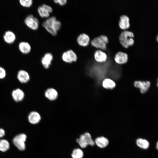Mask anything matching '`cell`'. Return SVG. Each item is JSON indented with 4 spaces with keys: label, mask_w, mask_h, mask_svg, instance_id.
Wrapping results in <instances>:
<instances>
[{
    "label": "cell",
    "mask_w": 158,
    "mask_h": 158,
    "mask_svg": "<svg viewBox=\"0 0 158 158\" xmlns=\"http://www.w3.org/2000/svg\"><path fill=\"white\" fill-rule=\"evenodd\" d=\"M95 143L99 147L103 148L108 145L109 141L107 138L101 136L96 138L95 139Z\"/></svg>",
    "instance_id": "44dd1931"
},
{
    "label": "cell",
    "mask_w": 158,
    "mask_h": 158,
    "mask_svg": "<svg viewBox=\"0 0 158 158\" xmlns=\"http://www.w3.org/2000/svg\"><path fill=\"white\" fill-rule=\"evenodd\" d=\"M42 25L49 33L55 36L61 28V23L55 16H52L47 18L43 22Z\"/></svg>",
    "instance_id": "6da1fadb"
},
{
    "label": "cell",
    "mask_w": 158,
    "mask_h": 158,
    "mask_svg": "<svg viewBox=\"0 0 158 158\" xmlns=\"http://www.w3.org/2000/svg\"><path fill=\"white\" fill-rule=\"evenodd\" d=\"M136 143L139 147L143 149H147L149 146V142L147 140L142 138L138 139L136 140Z\"/></svg>",
    "instance_id": "603a6c76"
},
{
    "label": "cell",
    "mask_w": 158,
    "mask_h": 158,
    "mask_svg": "<svg viewBox=\"0 0 158 158\" xmlns=\"http://www.w3.org/2000/svg\"><path fill=\"white\" fill-rule=\"evenodd\" d=\"M135 86L140 89V91L142 93H145L148 90L150 85V82L149 81H135L134 83Z\"/></svg>",
    "instance_id": "5bb4252c"
},
{
    "label": "cell",
    "mask_w": 158,
    "mask_h": 158,
    "mask_svg": "<svg viewBox=\"0 0 158 158\" xmlns=\"http://www.w3.org/2000/svg\"><path fill=\"white\" fill-rule=\"evenodd\" d=\"M84 155L83 151L79 148H76L73 150L71 154L72 158H83Z\"/></svg>",
    "instance_id": "d4e9b609"
},
{
    "label": "cell",
    "mask_w": 158,
    "mask_h": 158,
    "mask_svg": "<svg viewBox=\"0 0 158 158\" xmlns=\"http://www.w3.org/2000/svg\"><path fill=\"white\" fill-rule=\"evenodd\" d=\"M128 56L127 54L122 51H119L115 55L114 60L115 62L119 64L126 63L128 61Z\"/></svg>",
    "instance_id": "e0dca14e"
},
{
    "label": "cell",
    "mask_w": 158,
    "mask_h": 158,
    "mask_svg": "<svg viewBox=\"0 0 158 158\" xmlns=\"http://www.w3.org/2000/svg\"><path fill=\"white\" fill-rule=\"evenodd\" d=\"M3 39L6 43L11 44L13 43L16 39L15 34L10 30L6 31L3 35Z\"/></svg>",
    "instance_id": "2e32d148"
},
{
    "label": "cell",
    "mask_w": 158,
    "mask_h": 158,
    "mask_svg": "<svg viewBox=\"0 0 158 158\" xmlns=\"http://www.w3.org/2000/svg\"><path fill=\"white\" fill-rule=\"evenodd\" d=\"M37 11L40 17L47 18L49 17L50 13L53 12V9L51 6L43 4L38 7Z\"/></svg>",
    "instance_id": "ba28073f"
},
{
    "label": "cell",
    "mask_w": 158,
    "mask_h": 158,
    "mask_svg": "<svg viewBox=\"0 0 158 158\" xmlns=\"http://www.w3.org/2000/svg\"><path fill=\"white\" fill-rule=\"evenodd\" d=\"M19 2L22 6L29 8L32 6L33 1L32 0H20Z\"/></svg>",
    "instance_id": "484cf974"
},
{
    "label": "cell",
    "mask_w": 158,
    "mask_h": 158,
    "mask_svg": "<svg viewBox=\"0 0 158 158\" xmlns=\"http://www.w3.org/2000/svg\"><path fill=\"white\" fill-rule=\"evenodd\" d=\"M76 141L79 146L83 148L86 147L88 145L93 146L95 144L90 134L88 132L81 135L79 138L76 139Z\"/></svg>",
    "instance_id": "277c9868"
},
{
    "label": "cell",
    "mask_w": 158,
    "mask_h": 158,
    "mask_svg": "<svg viewBox=\"0 0 158 158\" xmlns=\"http://www.w3.org/2000/svg\"><path fill=\"white\" fill-rule=\"evenodd\" d=\"M18 48L20 51L24 54H29L31 51V47L30 44L28 42L22 41L19 43Z\"/></svg>",
    "instance_id": "d6986e66"
},
{
    "label": "cell",
    "mask_w": 158,
    "mask_h": 158,
    "mask_svg": "<svg viewBox=\"0 0 158 158\" xmlns=\"http://www.w3.org/2000/svg\"><path fill=\"white\" fill-rule=\"evenodd\" d=\"M134 35L133 32L129 31H124L122 32L119 37L121 44L123 46L128 48L129 46L132 45L134 43L133 38Z\"/></svg>",
    "instance_id": "7a4b0ae2"
},
{
    "label": "cell",
    "mask_w": 158,
    "mask_h": 158,
    "mask_svg": "<svg viewBox=\"0 0 158 158\" xmlns=\"http://www.w3.org/2000/svg\"><path fill=\"white\" fill-rule=\"evenodd\" d=\"M61 59L62 61L66 63H71L76 62L78 57L75 52L71 49L64 52L62 54Z\"/></svg>",
    "instance_id": "52a82bcc"
},
{
    "label": "cell",
    "mask_w": 158,
    "mask_h": 158,
    "mask_svg": "<svg viewBox=\"0 0 158 158\" xmlns=\"http://www.w3.org/2000/svg\"><path fill=\"white\" fill-rule=\"evenodd\" d=\"M45 97L50 101L56 100L58 97V93L55 89L49 88L47 89L44 93Z\"/></svg>",
    "instance_id": "9a60e30c"
},
{
    "label": "cell",
    "mask_w": 158,
    "mask_h": 158,
    "mask_svg": "<svg viewBox=\"0 0 158 158\" xmlns=\"http://www.w3.org/2000/svg\"><path fill=\"white\" fill-rule=\"evenodd\" d=\"M119 25L122 29L125 30L128 28L130 25L128 17L125 15L121 16L119 22Z\"/></svg>",
    "instance_id": "ffe728a7"
},
{
    "label": "cell",
    "mask_w": 158,
    "mask_h": 158,
    "mask_svg": "<svg viewBox=\"0 0 158 158\" xmlns=\"http://www.w3.org/2000/svg\"><path fill=\"white\" fill-rule=\"evenodd\" d=\"M158 142H157L156 144V148L157 149H158Z\"/></svg>",
    "instance_id": "f546056e"
},
{
    "label": "cell",
    "mask_w": 158,
    "mask_h": 158,
    "mask_svg": "<svg viewBox=\"0 0 158 158\" xmlns=\"http://www.w3.org/2000/svg\"><path fill=\"white\" fill-rule=\"evenodd\" d=\"M27 137L24 133L18 134L13 138V142L14 145L20 150L23 151L25 150V142Z\"/></svg>",
    "instance_id": "5b68a950"
},
{
    "label": "cell",
    "mask_w": 158,
    "mask_h": 158,
    "mask_svg": "<svg viewBox=\"0 0 158 158\" xmlns=\"http://www.w3.org/2000/svg\"><path fill=\"white\" fill-rule=\"evenodd\" d=\"M102 85L105 89H112L115 87L116 84L113 80L107 78L102 82Z\"/></svg>",
    "instance_id": "7402d4cb"
},
{
    "label": "cell",
    "mask_w": 158,
    "mask_h": 158,
    "mask_svg": "<svg viewBox=\"0 0 158 158\" xmlns=\"http://www.w3.org/2000/svg\"><path fill=\"white\" fill-rule=\"evenodd\" d=\"M5 130L3 128H0V138L3 137L5 135Z\"/></svg>",
    "instance_id": "f1b7e54d"
},
{
    "label": "cell",
    "mask_w": 158,
    "mask_h": 158,
    "mask_svg": "<svg viewBox=\"0 0 158 158\" xmlns=\"http://www.w3.org/2000/svg\"><path fill=\"white\" fill-rule=\"evenodd\" d=\"M53 59V56L51 53H46L41 59V63L43 68L46 69H48L51 65Z\"/></svg>",
    "instance_id": "9c48e42d"
},
{
    "label": "cell",
    "mask_w": 158,
    "mask_h": 158,
    "mask_svg": "<svg viewBox=\"0 0 158 158\" xmlns=\"http://www.w3.org/2000/svg\"><path fill=\"white\" fill-rule=\"evenodd\" d=\"M41 119L40 114L38 112L34 111L30 112L28 116V120L31 124H35L38 123Z\"/></svg>",
    "instance_id": "8fae6325"
},
{
    "label": "cell",
    "mask_w": 158,
    "mask_h": 158,
    "mask_svg": "<svg viewBox=\"0 0 158 158\" xmlns=\"http://www.w3.org/2000/svg\"><path fill=\"white\" fill-rule=\"evenodd\" d=\"M54 1L55 3L58 4L61 6L65 5L67 3L66 0H54Z\"/></svg>",
    "instance_id": "83f0119b"
},
{
    "label": "cell",
    "mask_w": 158,
    "mask_h": 158,
    "mask_svg": "<svg viewBox=\"0 0 158 158\" xmlns=\"http://www.w3.org/2000/svg\"><path fill=\"white\" fill-rule=\"evenodd\" d=\"M6 72L5 69L0 66V79H4L6 76Z\"/></svg>",
    "instance_id": "4316f807"
},
{
    "label": "cell",
    "mask_w": 158,
    "mask_h": 158,
    "mask_svg": "<svg viewBox=\"0 0 158 158\" xmlns=\"http://www.w3.org/2000/svg\"><path fill=\"white\" fill-rule=\"evenodd\" d=\"M90 41L89 36L85 33L79 35L77 39V42L78 44L82 47L87 46L89 44Z\"/></svg>",
    "instance_id": "30bf717a"
},
{
    "label": "cell",
    "mask_w": 158,
    "mask_h": 158,
    "mask_svg": "<svg viewBox=\"0 0 158 158\" xmlns=\"http://www.w3.org/2000/svg\"><path fill=\"white\" fill-rule=\"evenodd\" d=\"M11 95L15 101L19 102L23 99L25 94L22 90L17 88L13 90L11 93Z\"/></svg>",
    "instance_id": "7c38bea8"
},
{
    "label": "cell",
    "mask_w": 158,
    "mask_h": 158,
    "mask_svg": "<svg viewBox=\"0 0 158 158\" xmlns=\"http://www.w3.org/2000/svg\"><path fill=\"white\" fill-rule=\"evenodd\" d=\"M24 22L25 25L31 30H36L39 28V20L37 18L32 14L28 15L25 18Z\"/></svg>",
    "instance_id": "8992f818"
},
{
    "label": "cell",
    "mask_w": 158,
    "mask_h": 158,
    "mask_svg": "<svg viewBox=\"0 0 158 158\" xmlns=\"http://www.w3.org/2000/svg\"><path fill=\"white\" fill-rule=\"evenodd\" d=\"M90 42L93 46L105 50L106 49V44L108 42V39L106 36L101 35L93 38Z\"/></svg>",
    "instance_id": "3957f363"
},
{
    "label": "cell",
    "mask_w": 158,
    "mask_h": 158,
    "mask_svg": "<svg viewBox=\"0 0 158 158\" xmlns=\"http://www.w3.org/2000/svg\"><path fill=\"white\" fill-rule=\"evenodd\" d=\"M17 78L18 81L22 83H26L30 79V76L29 73L26 71L21 70L17 73Z\"/></svg>",
    "instance_id": "4fadbf2b"
},
{
    "label": "cell",
    "mask_w": 158,
    "mask_h": 158,
    "mask_svg": "<svg viewBox=\"0 0 158 158\" xmlns=\"http://www.w3.org/2000/svg\"><path fill=\"white\" fill-rule=\"evenodd\" d=\"M157 41H158V36H157Z\"/></svg>",
    "instance_id": "4dcf8cb0"
},
{
    "label": "cell",
    "mask_w": 158,
    "mask_h": 158,
    "mask_svg": "<svg viewBox=\"0 0 158 158\" xmlns=\"http://www.w3.org/2000/svg\"><path fill=\"white\" fill-rule=\"evenodd\" d=\"M10 148L9 142L5 139L0 140V151L5 152L8 150Z\"/></svg>",
    "instance_id": "cb8c5ba5"
},
{
    "label": "cell",
    "mask_w": 158,
    "mask_h": 158,
    "mask_svg": "<svg viewBox=\"0 0 158 158\" xmlns=\"http://www.w3.org/2000/svg\"><path fill=\"white\" fill-rule=\"evenodd\" d=\"M94 56L95 60L100 63L105 61L107 58L106 53L100 49L97 50L95 51Z\"/></svg>",
    "instance_id": "ac0fdd59"
}]
</instances>
